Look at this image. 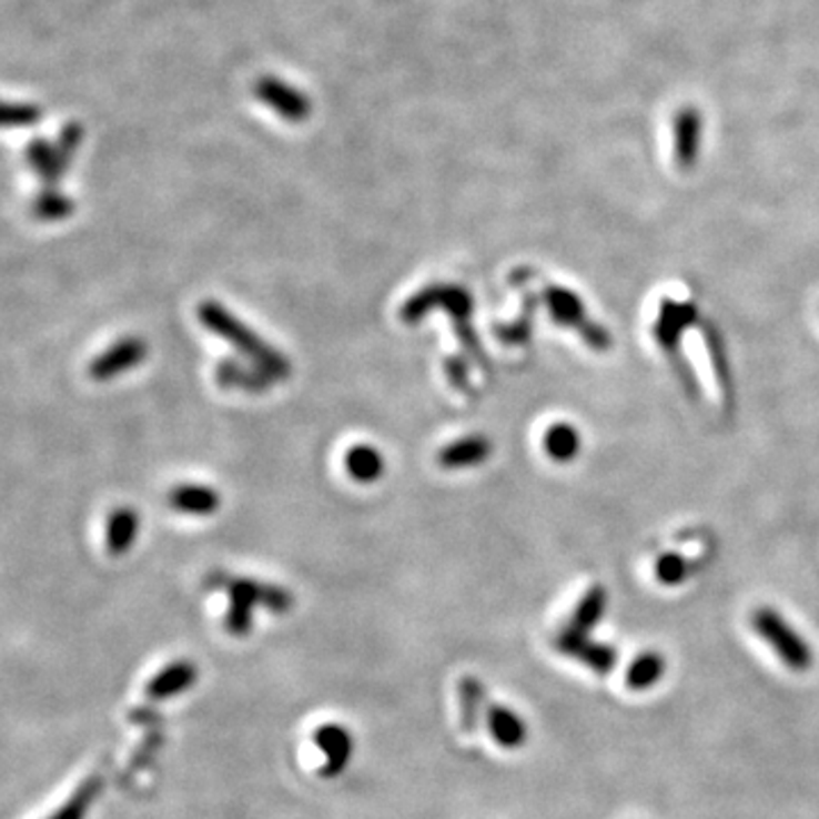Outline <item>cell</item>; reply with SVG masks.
Returning <instances> with one entry per match:
<instances>
[{
  "instance_id": "cell-1",
  "label": "cell",
  "mask_w": 819,
  "mask_h": 819,
  "mask_svg": "<svg viewBox=\"0 0 819 819\" xmlns=\"http://www.w3.org/2000/svg\"><path fill=\"white\" fill-rule=\"evenodd\" d=\"M199 322L216 337L233 344L235 351L246 355L251 364L262 370L273 383L287 381L292 376V362L269 342H264L255 331H251L242 318H237L225 305L219 301H203L196 307Z\"/></svg>"
},
{
  "instance_id": "cell-2",
  "label": "cell",
  "mask_w": 819,
  "mask_h": 819,
  "mask_svg": "<svg viewBox=\"0 0 819 819\" xmlns=\"http://www.w3.org/2000/svg\"><path fill=\"white\" fill-rule=\"evenodd\" d=\"M437 307L448 312V316L453 318V324H455V335H458L461 344L467 348L469 355H474L478 360L481 367L487 370V357L483 353L481 340H478L476 331L469 324V318L474 314V299L465 287L444 285V283L428 285V287L415 292L401 305L398 316H401L403 324L413 326V324H419L422 318H426Z\"/></svg>"
},
{
  "instance_id": "cell-3",
  "label": "cell",
  "mask_w": 819,
  "mask_h": 819,
  "mask_svg": "<svg viewBox=\"0 0 819 819\" xmlns=\"http://www.w3.org/2000/svg\"><path fill=\"white\" fill-rule=\"evenodd\" d=\"M221 587L228 592L225 630L233 635H246L253 626V608L262 606L271 613H287L294 606V597L281 585H266L253 578H228L219 574Z\"/></svg>"
},
{
  "instance_id": "cell-4",
  "label": "cell",
  "mask_w": 819,
  "mask_h": 819,
  "mask_svg": "<svg viewBox=\"0 0 819 819\" xmlns=\"http://www.w3.org/2000/svg\"><path fill=\"white\" fill-rule=\"evenodd\" d=\"M751 624L762 640L777 651V656L795 671H806L812 665V649L803 640L786 617H781L771 608H758L751 617Z\"/></svg>"
},
{
  "instance_id": "cell-5",
  "label": "cell",
  "mask_w": 819,
  "mask_h": 819,
  "mask_svg": "<svg viewBox=\"0 0 819 819\" xmlns=\"http://www.w3.org/2000/svg\"><path fill=\"white\" fill-rule=\"evenodd\" d=\"M544 301H546V307H549L556 324L578 331L589 348L610 351V346H613L610 333L604 326L589 322L587 314H585V303L572 290L554 285V287H549L544 292Z\"/></svg>"
},
{
  "instance_id": "cell-6",
  "label": "cell",
  "mask_w": 819,
  "mask_h": 819,
  "mask_svg": "<svg viewBox=\"0 0 819 819\" xmlns=\"http://www.w3.org/2000/svg\"><path fill=\"white\" fill-rule=\"evenodd\" d=\"M671 142L678 169H695L704 146V114L697 105H683L676 110L671 117Z\"/></svg>"
},
{
  "instance_id": "cell-7",
  "label": "cell",
  "mask_w": 819,
  "mask_h": 819,
  "mask_svg": "<svg viewBox=\"0 0 819 819\" xmlns=\"http://www.w3.org/2000/svg\"><path fill=\"white\" fill-rule=\"evenodd\" d=\"M146 355H149V344L142 337H136V335L121 337L110 348H105L101 355L91 360L89 376L99 383L112 381L125 372H132L134 367H140Z\"/></svg>"
},
{
  "instance_id": "cell-8",
  "label": "cell",
  "mask_w": 819,
  "mask_h": 819,
  "mask_svg": "<svg viewBox=\"0 0 819 819\" xmlns=\"http://www.w3.org/2000/svg\"><path fill=\"white\" fill-rule=\"evenodd\" d=\"M556 649L565 656H572L580 663H585L589 669L597 674H608L617 663V651L610 645L604 643H592L587 633L578 630L576 626H567L556 637Z\"/></svg>"
},
{
  "instance_id": "cell-9",
  "label": "cell",
  "mask_w": 819,
  "mask_h": 819,
  "mask_svg": "<svg viewBox=\"0 0 819 819\" xmlns=\"http://www.w3.org/2000/svg\"><path fill=\"white\" fill-rule=\"evenodd\" d=\"M699 322V310L695 303H678V301H663L658 322L654 326V335L663 351H667L676 364L683 362L678 355V342L692 324Z\"/></svg>"
},
{
  "instance_id": "cell-10",
  "label": "cell",
  "mask_w": 819,
  "mask_h": 819,
  "mask_svg": "<svg viewBox=\"0 0 819 819\" xmlns=\"http://www.w3.org/2000/svg\"><path fill=\"white\" fill-rule=\"evenodd\" d=\"M314 742H316L318 751H322L324 758H326V765L322 769L324 777L333 779L346 769V765L351 760V754H353V738L344 726H340V724L318 726L316 734H314Z\"/></svg>"
},
{
  "instance_id": "cell-11",
  "label": "cell",
  "mask_w": 819,
  "mask_h": 819,
  "mask_svg": "<svg viewBox=\"0 0 819 819\" xmlns=\"http://www.w3.org/2000/svg\"><path fill=\"white\" fill-rule=\"evenodd\" d=\"M214 378L221 390H240L246 394H264L273 385L255 364H244L235 357H223L214 367Z\"/></svg>"
},
{
  "instance_id": "cell-12",
  "label": "cell",
  "mask_w": 819,
  "mask_h": 819,
  "mask_svg": "<svg viewBox=\"0 0 819 819\" xmlns=\"http://www.w3.org/2000/svg\"><path fill=\"white\" fill-rule=\"evenodd\" d=\"M169 506L190 517H210L221 506V494L201 483H180L169 492Z\"/></svg>"
},
{
  "instance_id": "cell-13",
  "label": "cell",
  "mask_w": 819,
  "mask_h": 819,
  "mask_svg": "<svg viewBox=\"0 0 819 819\" xmlns=\"http://www.w3.org/2000/svg\"><path fill=\"white\" fill-rule=\"evenodd\" d=\"M492 448L494 446L485 435H465L461 439L446 444L437 455V463L442 469H448V472L478 467L489 461Z\"/></svg>"
},
{
  "instance_id": "cell-14",
  "label": "cell",
  "mask_w": 819,
  "mask_h": 819,
  "mask_svg": "<svg viewBox=\"0 0 819 819\" xmlns=\"http://www.w3.org/2000/svg\"><path fill=\"white\" fill-rule=\"evenodd\" d=\"M196 667L190 660H178L171 663L169 667H164L160 674H155L149 686H146V695L155 701H164L171 699L175 695H182L185 690H190L196 683Z\"/></svg>"
},
{
  "instance_id": "cell-15",
  "label": "cell",
  "mask_w": 819,
  "mask_h": 819,
  "mask_svg": "<svg viewBox=\"0 0 819 819\" xmlns=\"http://www.w3.org/2000/svg\"><path fill=\"white\" fill-rule=\"evenodd\" d=\"M487 715V728L489 736L504 747V749H519L526 738H528V728L524 724V719L508 706L494 704L485 710Z\"/></svg>"
},
{
  "instance_id": "cell-16",
  "label": "cell",
  "mask_w": 819,
  "mask_h": 819,
  "mask_svg": "<svg viewBox=\"0 0 819 819\" xmlns=\"http://www.w3.org/2000/svg\"><path fill=\"white\" fill-rule=\"evenodd\" d=\"M346 474L362 485H372L385 474L383 453L372 444H353L344 455Z\"/></svg>"
},
{
  "instance_id": "cell-17",
  "label": "cell",
  "mask_w": 819,
  "mask_h": 819,
  "mask_svg": "<svg viewBox=\"0 0 819 819\" xmlns=\"http://www.w3.org/2000/svg\"><path fill=\"white\" fill-rule=\"evenodd\" d=\"M140 535V515L134 508L121 506L117 508L105 524V546L110 556H123L132 549V544Z\"/></svg>"
},
{
  "instance_id": "cell-18",
  "label": "cell",
  "mask_w": 819,
  "mask_h": 819,
  "mask_svg": "<svg viewBox=\"0 0 819 819\" xmlns=\"http://www.w3.org/2000/svg\"><path fill=\"white\" fill-rule=\"evenodd\" d=\"M665 669H667V663L658 651H645L628 665L626 686L637 692L649 690L656 686V683L663 680Z\"/></svg>"
},
{
  "instance_id": "cell-19",
  "label": "cell",
  "mask_w": 819,
  "mask_h": 819,
  "mask_svg": "<svg viewBox=\"0 0 819 819\" xmlns=\"http://www.w3.org/2000/svg\"><path fill=\"white\" fill-rule=\"evenodd\" d=\"M544 451L556 463H572L580 451V435L572 424H554L544 433Z\"/></svg>"
},
{
  "instance_id": "cell-20",
  "label": "cell",
  "mask_w": 819,
  "mask_h": 819,
  "mask_svg": "<svg viewBox=\"0 0 819 819\" xmlns=\"http://www.w3.org/2000/svg\"><path fill=\"white\" fill-rule=\"evenodd\" d=\"M458 697H461V724L467 734H474L478 728L485 704L483 683L474 676H465L458 686Z\"/></svg>"
},
{
  "instance_id": "cell-21",
  "label": "cell",
  "mask_w": 819,
  "mask_h": 819,
  "mask_svg": "<svg viewBox=\"0 0 819 819\" xmlns=\"http://www.w3.org/2000/svg\"><path fill=\"white\" fill-rule=\"evenodd\" d=\"M606 608H608V592L601 585L589 587L574 610L572 626H576L583 633H589L604 619Z\"/></svg>"
},
{
  "instance_id": "cell-22",
  "label": "cell",
  "mask_w": 819,
  "mask_h": 819,
  "mask_svg": "<svg viewBox=\"0 0 819 819\" xmlns=\"http://www.w3.org/2000/svg\"><path fill=\"white\" fill-rule=\"evenodd\" d=\"M704 335H706L708 353H710V360L715 364V374H717V381L724 390V396L728 401H734V376H731V367H728V353H726L724 340H721L719 331L712 324L704 326Z\"/></svg>"
},
{
  "instance_id": "cell-23",
  "label": "cell",
  "mask_w": 819,
  "mask_h": 819,
  "mask_svg": "<svg viewBox=\"0 0 819 819\" xmlns=\"http://www.w3.org/2000/svg\"><path fill=\"white\" fill-rule=\"evenodd\" d=\"M101 788H103L101 777H91V779H87V781L75 790V795H71V797H69V801H67L62 808H58L51 817H46V819H84V815H87V810L91 808V803H94V801H97V797L101 795Z\"/></svg>"
},
{
  "instance_id": "cell-24",
  "label": "cell",
  "mask_w": 819,
  "mask_h": 819,
  "mask_svg": "<svg viewBox=\"0 0 819 819\" xmlns=\"http://www.w3.org/2000/svg\"><path fill=\"white\" fill-rule=\"evenodd\" d=\"M535 307H537V301L533 296H528V301L524 305V312H522V316L517 318V322H513V324H498L494 328V335L498 337V342H504L508 346H517V344L528 342L530 340V333H533Z\"/></svg>"
},
{
  "instance_id": "cell-25",
  "label": "cell",
  "mask_w": 819,
  "mask_h": 819,
  "mask_svg": "<svg viewBox=\"0 0 819 819\" xmlns=\"http://www.w3.org/2000/svg\"><path fill=\"white\" fill-rule=\"evenodd\" d=\"M75 210V205L62 196L60 192L55 190H46L37 196L34 205H32V214L41 221H62L67 219L71 212Z\"/></svg>"
},
{
  "instance_id": "cell-26",
  "label": "cell",
  "mask_w": 819,
  "mask_h": 819,
  "mask_svg": "<svg viewBox=\"0 0 819 819\" xmlns=\"http://www.w3.org/2000/svg\"><path fill=\"white\" fill-rule=\"evenodd\" d=\"M688 574H690V565L678 554H665L656 563V576L663 585H680L688 578Z\"/></svg>"
},
{
  "instance_id": "cell-27",
  "label": "cell",
  "mask_w": 819,
  "mask_h": 819,
  "mask_svg": "<svg viewBox=\"0 0 819 819\" xmlns=\"http://www.w3.org/2000/svg\"><path fill=\"white\" fill-rule=\"evenodd\" d=\"M444 374L448 378V383L465 394H472V385H469V362L465 355H451L444 360Z\"/></svg>"
}]
</instances>
